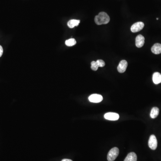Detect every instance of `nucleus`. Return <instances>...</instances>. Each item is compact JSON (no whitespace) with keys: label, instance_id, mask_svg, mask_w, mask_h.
Masks as SVG:
<instances>
[{"label":"nucleus","instance_id":"obj_4","mask_svg":"<svg viewBox=\"0 0 161 161\" xmlns=\"http://www.w3.org/2000/svg\"><path fill=\"white\" fill-rule=\"evenodd\" d=\"M144 27V23L143 22H137L132 25L131 28V30L132 32L136 33L142 30Z\"/></svg>","mask_w":161,"mask_h":161},{"label":"nucleus","instance_id":"obj_10","mask_svg":"<svg viewBox=\"0 0 161 161\" xmlns=\"http://www.w3.org/2000/svg\"><path fill=\"white\" fill-rule=\"evenodd\" d=\"M153 81L155 84L161 83V74L158 72H155L153 75Z\"/></svg>","mask_w":161,"mask_h":161},{"label":"nucleus","instance_id":"obj_16","mask_svg":"<svg viewBox=\"0 0 161 161\" xmlns=\"http://www.w3.org/2000/svg\"><path fill=\"white\" fill-rule=\"evenodd\" d=\"M97 63L98 64V66L99 67H103L105 65V63L103 60H98L96 61Z\"/></svg>","mask_w":161,"mask_h":161},{"label":"nucleus","instance_id":"obj_9","mask_svg":"<svg viewBox=\"0 0 161 161\" xmlns=\"http://www.w3.org/2000/svg\"><path fill=\"white\" fill-rule=\"evenodd\" d=\"M151 51L155 54H159L161 53V44L156 43L153 46Z\"/></svg>","mask_w":161,"mask_h":161},{"label":"nucleus","instance_id":"obj_12","mask_svg":"<svg viewBox=\"0 0 161 161\" xmlns=\"http://www.w3.org/2000/svg\"><path fill=\"white\" fill-rule=\"evenodd\" d=\"M137 161V156L134 152H131L128 154L124 161Z\"/></svg>","mask_w":161,"mask_h":161},{"label":"nucleus","instance_id":"obj_17","mask_svg":"<svg viewBox=\"0 0 161 161\" xmlns=\"http://www.w3.org/2000/svg\"><path fill=\"white\" fill-rule=\"evenodd\" d=\"M3 53V49L1 45H0V57L2 56Z\"/></svg>","mask_w":161,"mask_h":161},{"label":"nucleus","instance_id":"obj_18","mask_svg":"<svg viewBox=\"0 0 161 161\" xmlns=\"http://www.w3.org/2000/svg\"><path fill=\"white\" fill-rule=\"evenodd\" d=\"M61 161H73L72 160H70V159H63Z\"/></svg>","mask_w":161,"mask_h":161},{"label":"nucleus","instance_id":"obj_7","mask_svg":"<svg viewBox=\"0 0 161 161\" xmlns=\"http://www.w3.org/2000/svg\"><path fill=\"white\" fill-rule=\"evenodd\" d=\"M104 118L107 120H118L119 119V115L117 113L114 112H108L104 115Z\"/></svg>","mask_w":161,"mask_h":161},{"label":"nucleus","instance_id":"obj_8","mask_svg":"<svg viewBox=\"0 0 161 161\" xmlns=\"http://www.w3.org/2000/svg\"><path fill=\"white\" fill-rule=\"evenodd\" d=\"M145 43V38L141 35H138L136 38V46L138 48L142 47Z\"/></svg>","mask_w":161,"mask_h":161},{"label":"nucleus","instance_id":"obj_14","mask_svg":"<svg viewBox=\"0 0 161 161\" xmlns=\"http://www.w3.org/2000/svg\"><path fill=\"white\" fill-rule=\"evenodd\" d=\"M65 44L67 46H73L76 44V40L73 38H71V39L66 40L65 42Z\"/></svg>","mask_w":161,"mask_h":161},{"label":"nucleus","instance_id":"obj_3","mask_svg":"<svg viewBox=\"0 0 161 161\" xmlns=\"http://www.w3.org/2000/svg\"><path fill=\"white\" fill-rule=\"evenodd\" d=\"M148 145L149 147L151 150H155L157 149V141L155 136L152 135L150 136L148 141Z\"/></svg>","mask_w":161,"mask_h":161},{"label":"nucleus","instance_id":"obj_5","mask_svg":"<svg viewBox=\"0 0 161 161\" xmlns=\"http://www.w3.org/2000/svg\"><path fill=\"white\" fill-rule=\"evenodd\" d=\"M103 100L102 96L99 94H93L90 96L89 100L90 102L98 103L101 102Z\"/></svg>","mask_w":161,"mask_h":161},{"label":"nucleus","instance_id":"obj_15","mask_svg":"<svg viewBox=\"0 0 161 161\" xmlns=\"http://www.w3.org/2000/svg\"><path fill=\"white\" fill-rule=\"evenodd\" d=\"M99 66L97 63L96 61H93L91 63V68L94 71H96L99 68Z\"/></svg>","mask_w":161,"mask_h":161},{"label":"nucleus","instance_id":"obj_1","mask_svg":"<svg viewBox=\"0 0 161 161\" xmlns=\"http://www.w3.org/2000/svg\"><path fill=\"white\" fill-rule=\"evenodd\" d=\"M110 18L109 15L105 12H100L98 15L95 16V21L97 25H100L106 24L110 21Z\"/></svg>","mask_w":161,"mask_h":161},{"label":"nucleus","instance_id":"obj_11","mask_svg":"<svg viewBox=\"0 0 161 161\" xmlns=\"http://www.w3.org/2000/svg\"><path fill=\"white\" fill-rule=\"evenodd\" d=\"M80 23V21L79 20L72 19L68 22L67 25L70 28H73L74 27L78 26Z\"/></svg>","mask_w":161,"mask_h":161},{"label":"nucleus","instance_id":"obj_13","mask_svg":"<svg viewBox=\"0 0 161 161\" xmlns=\"http://www.w3.org/2000/svg\"><path fill=\"white\" fill-rule=\"evenodd\" d=\"M159 113V109L157 107H153L151 111L150 116L151 118L152 119H155L158 116Z\"/></svg>","mask_w":161,"mask_h":161},{"label":"nucleus","instance_id":"obj_2","mask_svg":"<svg viewBox=\"0 0 161 161\" xmlns=\"http://www.w3.org/2000/svg\"><path fill=\"white\" fill-rule=\"evenodd\" d=\"M119 154V150L117 147L111 149L107 154V159L108 161H114Z\"/></svg>","mask_w":161,"mask_h":161},{"label":"nucleus","instance_id":"obj_6","mask_svg":"<svg viewBox=\"0 0 161 161\" xmlns=\"http://www.w3.org/2000/svg\"><path fill=\"white\" fill-rule=\"evenodd\" d=\"M128 66V62L125 60L120 61L117 67V70L120 73H123L126 71Z\"/></svg>","mask_w":161,"mask_h":161},{"label":"nucleus","instance_id":"obj_19","mask_svg":"<svg viewBox=\"0 0 161 161\" xmlns=\"http://www.w3.org/2000/svg\"><path fill=\"white\" fill-rule=\"evenodd\" d=\"M158 19H159V18H156L157 20H158Z\"/></svg>","mask_w":161,"mask_h":161}]
</instances>
